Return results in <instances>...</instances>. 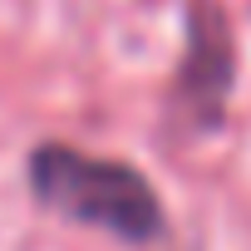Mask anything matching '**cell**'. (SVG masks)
I'll list each match as a JSON object with an SVG mask.
<instances>
[{
	"label": "cell",
	"instance_id": "cell-1",
	"mask_svg": "<svg viewBox=\"0 0 251 251\" xmlns=\"http://www.w3.org/2000/svg\"><path fill=\"white\" fill-rule=\"evenodd\" d=\"M35 192L45 207L64 212L69 222H89L103 226L123 241H148L163 226V207L153 197V187L123 163H103V158H84L74 148H40L30 163Z\"/></svg>",
	"mask_w": 251,
	"mask_h": 251
}]
</instances>
